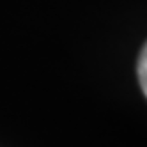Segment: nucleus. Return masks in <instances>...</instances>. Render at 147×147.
I'll list each match as a JSON object with an SVG mask.
<instances>
[{
	"instance_id": "1",
	"label": "nucleus",
	"mask_w": 147,
	"mask_h": 147,
	"mask_svg": "<svg viewBox=\"0 0 147 147\" xmlns=\"http://www.w3.org/2000/svg\"><path fill=\"white\" fill-rule=\"evenodd\" d=\"M136 73H138V82H140V87L147 98V43L140 51V57H138V66H136Z\"/></svg>"
}]
</instances>
